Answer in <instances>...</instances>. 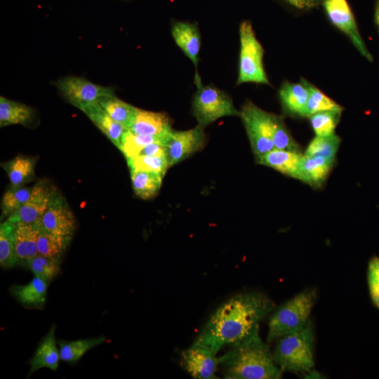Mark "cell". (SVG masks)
<instances>
[{"mask_svg":"<svg viewBox=\"0 0 379 379\" xmlns=\"http://www.w3.org/2000/svg\"><path fill=\"white\" fill-rule=\"evenodd\" d=\"M323 6L330 21L349 37L362 56L371 62L373 61V57L361 38L347 1L324 0Z\"/></svg>","mask_w":379,"mask_h":379,"instance_id":"cell-9","label":"cell"},{"mask_svg":"<svg viewBox=\"0 0 379 379\" xmlns=\"http://www.w3.org/2000/svg\"><path fill=\"white\" fill-rule=\"evenodd\" d=\"M368 281L379 284V258H372L368 265Z\"/></svg>","mask_w":379,"mask_h":379,"instance_id":"cell-39","label":"cell"},{"mask_svg":"<svg viewBox=\"0 0 379 379\" xmlns=\"http://www.w3.org/2000/svg\"><path fill=\"white\" fill-rule=\"evenodd\" d=\"M33 117V110L29 106L0 97V126L12 124L26 125Z\"/></svg>","mask_w":379,"mask_h":379,"instance_id":"cell-25","label":"cell"},{"mask_svg":"<svg viewBox=\"0 0 379 379\" xmlns=\"http://www.w3.org/2000/svg\"><path fill=\"white\" fill-rule=\"evenodd\" d=\"M309 88V97L307 102L305 117L320 112L336 110L342 111L343 108L333 100L325 95L321 90L306 80Z\"/></svg>","mask_w":379,"mask_h":379,"instance_id":"cell-34","label":"cell"},{"mask_svg":"<svg viewBox=\"0 0 379 379\" xmlns=\"http://www.w3.org/2000/svg\"><path fill=\"white\" fill-rule=\"evenodd\" d=\"M132 187L135 195L142 199H149L159 192L163 178L161 174L140 170H130Z\"/></svg>","mask_w":379,"mask_h":379,"instance_id":"cell-24","label":"cell"},{"mask_svg":"<svg viewBox=\"0 0 379 379\" xmlns=\"http://www.w3.org/2000/svg\"><path fill=\"white\" fill-rule=\"evenodd\" d=\"M375 21L377 24V25L379 27V1L378 2L376 8H375Z\"/></svg>","mask_w":379,"mask_h":379,"instance_id":"cell-42","label":"cell"},{"mask_svg":"<svg viewBox=\"0 0 379 379\" xmlns=\"http://www.w3.org/2000/svg\"><path fill=\"white\" fill-rule=\"evenodd\" d=\"M39 222L41 228L45 231L70 239L76 229L75 217L66 199L59 192Z\"/></svg>","mask_w":379,"mask_h":379,"instance_id":"cell-11","label":"cell"},{"mask_svg":"<svg viewBox=\"0 0 379 379\" xmlns=\"http://www.w3.org/2000/svg\"><path fill=\"white\" fill-rule=\"evenodd\" d=\"M138 155L166 157L165 146L162 143L154 142L142 148Z\"/></svg>","mask_w":379,"mask_h":379,"instance_id":"cell-38","label":"cell"},{"mask_svg":"<svg viewBox=\"0 0 379 379\" xmlns=\"http://www.w3.org/2000/svg\"><path fill=\"white\" fill-rule=\"evenodd\" d=\"M192 111L197 125L205 128L220 118L239 117L232 98L224 91L208 85L197 84L192 101Z\"/></svg>","mask_w":379,"mask_h":379,"instance_id":"cell-6","label":"cell"},{"mask_svg":"<svg viewBox=\"0 0 379 379\" xmlns=\"http://www.w3.org/2000/svg\"><path fill=\"white\" fill-rule=\"evenodd\" d=\"M55 326L53 325L39 344L30 360L28 376L40 368H48L56 371L60 359V350L55 335Z\"/></svg>","mask_w":379,"mask_h":379,"instance_id":"cell-17","label":"cell"},{"mask_svg":"<svg viewBox=\"0 0 379 379\" xmlns=\"http://www.w3.org/2000/svg\"><path fill=\"white\" fill-rule=\"evenodd\" d=\"M313 329L310 321L302 328L278 339L274 359L282 371L305 373L314 366Z\"/></svg>","mask_w":379,"mask_h":379,"instance_id":"cell-3","label":"cell"},{"mask_svg":"<svg viewBox=\"0 0 379 379\" xmlns=\"http://www.w3.org/2000/svg\"><path fill=\"white\" fill-rule=\"evenodd\" d=\"M128 130L140 135L166 137L173 128L168 117L165 114L138 108Z\"/></svg>","mask_w":379,"mask_h":379,"instance_id":"cell-14","label":"cell"},{"mask_svg":"<svg viewBox=\"0 0 379 379\" xmlns=\"http://www.w3.org/2000/svg\"><path fill=\"white\" fill-rule=\"evenodd\" d=\"M15 224L8 219L0 225V265L10 269L18 265L15 239Z\"/></svg>","mask_w":379,"mask_h":379,"instance_id":"cell-27","label":"cell"},{"mask_svg":"<svg viewBox=\"0 0 379 379\" xmlns=\"http://www.w3.org/2000/svg\"><path fill=\"white\" fill-rule=\"evenodd\" d=\"M98 103L109 117L127 130L138 109L137 107L117 98L114 94L102 96Z\"/></svg>","mask_w":379,"mask_h":379,"instance_id":"cell-26","label":"cell"},{"mask_svg":"<svg viewBox=\"0 0 379 379\" xmlns=\"http://www.w3.org/2000/svg\"><path fill=\"white\" fill-rule=\"evenodd\" d=\"M334 162L322 157L304 154L295 179L319 188L329 175Z\"/></svg>","mask_w":379,"mask_h":379,"instance_id":"cell-16","label":"cell"},{"mask_svg":"<svg viewBox=\"0 0 379 379\" xmlns=\"http://www.w3.org/2000/svg\"><path fill=\"white\" fill-rule=\"evenodd\" d=\"M71 239L48 232L40 227L37 240L38 253L47 257L61 259Z\"/></svg>","mask_w":379,"mask_h":379,"instance_id":"cell-30","label":"cell"},{"mask_svg":"<svg viewBox=\"0 0 379 379\" xmlns=\"http://www.w3.org/2000/svg\"><path fill=\"white\" fill-rule=\"evenodd\" d=\"M107 138L119 149L127 129L109 117L98 103L82 110Z\"/></svg>","mask_w":379,"mask_h":379,"instance_id":"cell-21","label":"cell"},{"mask_svg":"<svg viewBox=\"0 0 379 379\" xmlns=\"http://www.w3.org/2000/svg\"><path fill=\"white\" fill-rule=\"evenodd\" d=\"M204 128L197 125L187 131L172 130L164 144L169 167L185 160L204 147L206 140Z\"/></svg>","mask_w":379,"mask_h":379,"instance_id":"cell-10","label":"cell"},{"mask_svg":"<svg viewBox=\"0 0 379 379\" xmlns=\"http://www.w3.org/2000/svg\"><path fill=\"white\" fill-rule=\"evenodd\" d=\"M216 354L207 348L192 345L181 353L180 365L194 378H216L215 372L219 365Z\"/></svg>","mask_w":379,"mask_h":379,"instance_id":"cell-13","label":"cell"},{"mask_svg":"<svg viewBox=\"0 0 379 379\" xmlns=\"http://www.w3.org/2000/svg\"><path fill=\"white\" fill-rule=\"evenodd\" d=\"M171 34L175 44L197 67L201 47V36L197 25L177 22L172 27Z\"/></svg>","mask_w":379,"mask_h":379,"instance_id":"cell-20","label":"cell"},{"mask_svg":"<svg viewBox=\"0 0 379 379\" xmlns=\"http://www.w3.org/2000/svg\"><path fill=\"white\" fill-rule=\"evenodd\" d=\"M317 295L314 290L303 291L282 304L272 314L267 340H274L304 328L309 322Z\"/></svg>","mask_w":379,"mask_h":379,"instance_id":"cell-4","label":"cell"},{"mask_svg":"<svg viewBox=\"0 0 379 379\" xmlns=\"http://www.w3.org/2000/svg\"><path fill=\"white\" fill-rule=\"evenodd\" d=\"M33 186H11L3 194L1 208V219H7L17 212L29 199Z\"/></svg>","mask_w":379,"mask_h":379,"instance_id":"cell-29","label":"cell"},{"mask_svg":"<svg viewBox=\"0 0 379 379\" xmlns=\"http://www.w3.org/2000/svg\"><path fill=\"white\" fill-rule=\"evenodd\" d=\"M130 170L157 172L165 175L169 168L166 157L136 155L126 159Z\"/></svg>","mask_w":379,"mask_h":379,"instance_id":"cell-37","label":"cell"},{"mask_svg":"<svg viewBox=\"0 0 379 379\" xmlns=\"http://www.w3.org/2000/svg\"><path fill=\"white\" fill-rule=\"evenodd\" d=\"M290 5L299 9H310L316 6L320 0H285Z\"/></svg>","mask_w":379,"mask_h":379,"instance_id":"cell-40","label":"cell"},{"mask_svg":"<svg viewBox=\"0 0 379 379\" xmlns=\"http://www.w3.org/2000/svg\"><path fill=\"white\" fill-rule=\"evenodd\" d=\"M58 192L57 189L48 181L39 180L33 185V190L28 201L7 219L14 223L36 222L46 212Z\"/></svg>","mask_w":379,"mask_h":379,"instance_id":"cell-12","label":"cell"},{"mask_svg":"<svg viewBox=\"0 0 379 379\" xmlns=\"http://www.w3.org/2000/svg\"><path fill=\"white\" fill-rule=\"evenodd\" d=\"M241 119L255 157L274 149L272 142V113L247 100L240 110Z\"/></svg>","mask_w":379,"mask_h":379,"instance_id":"cell-7","label":"cell"},{"mask_svg":"<svg viewBox=\"0 0 379 379\" xmlns=\"http://www.w3.org/2000/svg\"><path fill=\"white\" fill-rule=\"evenodd\" d=\"M25 266L35 277L49 283L58 275L60 270V259L38 254L28 260Z\"/></svg>","mask_w":379,"mask_h":379,"instance_id":"cell-32","label":"cell"},{"mask_svg":"<svg viewBox=\"0 0 379 379\" xmlns=\"http://www.w3.org/2000/svg\"><path fill=\"white\" fill-rule=\"evenodd\" d=\"M48 283L34 277L25 285H13L11 293L22 305L32 307H41L46 302Z\"/></svg>","mask_w":379,"mask_h":379,"instance_id":"cell-22","label":"cell"},{"mask_svg":"<svg viewBox=\"0 0 379 379\" xmlns=\"http://www.w3.org/2000/svg\"><path fill=\"white\" fill-rule=\"evenodd\" d=\"M15 224V239L18 265L27 262L38 255L37 240L40 231L39 221L34 223Z\"/></svg>","mask_w":379,"mask_h":379,"instance_id":"cell-18","label":"cell"},{"mask_svg":"<svg viewBox=\"0 0 379 379\" xmlns=\"http://www.w3.org/2000/svg\"><path fill=\"white\" fill-rule=\"evenodd\" d=\"M341 139L335 133L324 137L316 136L310 142L305 154L319 156L335 161Z\"/></svg>","mask_w":379,"mask_h":379,"instance_id":"cell-33","label":"cell"},{"mask_svg":"<svg viewBox=\"0 0 379 379\" xmlns=\"http://www.w3.org/2000/svg\"><path fill=\"white\" fill-rule=\"evenodd\" d=\"M342 111L329 110L315 113L308 118L316 136L333 135L339 123Z\"/></svg>","mask_w":379,"mask_h":379,"instance_id":"cell-36","label":"cell"},{"mask_svg":"<svg viewBox=\"0 0 379 379\" xmlns=\"http://www.w3.org/2000/svg\"><path fill=\"white\" fill-rule=\"evenodd\" d=\"M105 341L106 338L103 335L72 341L60 340L58 344L60 359L69 364H74L79 361L88 350Z\"/></svg>","mask_w":379,"mask_h":379,"instance_id":"cell-28","label":"cell"},{"mask_svg":"<svg viewBox=\"0 0 379 379\" xmlns=\"http://www.w3.org/2000/svg\"><path fill=\"white\" fill-rule=\"evenodd\" d=\"M272 142L274 149L300 152L298 142L287 128L284 117L272 114Z\"/></svg>","mask_w":379,"mask_h":379,"instance_id":"cell-35","label":"cell"},{"mask_svg":"<svg viewBox=\"0 0 379 379\" xmlns=\"http://www.w3.org/2000/svg\"><path fill=\"white\" fill-rule=\"evenodd\" d=\"M300 152L274 149L255 157L259 164L274 168L279 173L295 178L302 157Z\"/></svg>","mask_w":379,"mask_h":379,"instance_id":"cell-19","label":"cell"},{"mask_svg":"<svg viewBox=\"0 0 379 379\" xmlns=\"http://www.w3.org/2000/svg\"><path fill=\"white\" fill-rule=\"evenodd\" d=\"M55 85L71 105L81 111L98 103L102 96L114 94L111 88L97 85L83 77H63Z\"/></svg>","mask_w":379,"mask_h":379,"instance_id":"cell-8","label":"cell"},{"mask_svg":"<svg viewBox=\"0 0 379 379\" xmlns=\"http://www.w3.org/2000/svg\"><path fill=\"white\" fill-rule=\"evenodd\" d=\"M36 163L34 157L18 155L1 163V166L7 173L11 186L18 187L25 185L34 179Z\"/></svg>","mask_w":379,"mask_h":379,"instance_id":"cell-23","label":"cell"},{"mask_svg":"<svg viewBox=\"0 0 379 379\" xmlns=\"http://www.w3.org/2000/svg\"><path fill=\"white\" fill-rule=\"evenodd\" d=\"M168 135L166 137L145 135L136 134L127 130L123 136L119 149L122 152L126 159L133 157L138 155L142 149L147 145L154 142H159L164 145Z\"/></svg>","mask_w":379,"mask_h":379,"instance_id":"cell-31","label":"cell"},{"mask_svg":"<svg viewBox=\"0 0 379 379\" xmlns=\"http://www.w3.org/2000/svg\"><path fill=\"white\" fill-rule=\"evenodd\" d=\"M274 308L272 300L262 293L237 294L217 308L192 345L217 354L222 347L240 343L258 333L260 321Z\"/></svg>","mask_w":379,"mask_h":379,"instance_id":"cell-1","label":"cell"},{"mask_svg":"<svg viewBox=\"0 0 379 379\" xmlns=\"http://www.w3.org/2000/svg\"><path fill=\"white\" fill-rule=\"evenodd\" d=\"M225 378L278 379L282 371L277 366L267 344L256 333L247 340L231 346L218 357Z\"/></svg>","mask_w":379,"mask_h":379,"instance_id":"cell-2","label":"cell"},{"mask_svg":"<svg viewBox=\"0 0 379 379\" xmlns=\"http://www.w3.org/2000/svg\"><path fill=\"white\" fill-rule=\"evenodd\" d=\"M240 53L237 85L252 82L270 84L263 65L264 49L250 21L239 26Z\"/></svg>","mask_w":379,"mask_h":379,"instance_id":"cell-5","label":"cell"},{"mask_svg":"<svg viewBox=\"0 0 379 379\" xmlns=\"http://www.w3.org/2000/svg\"><path fill=\"white\" fill-rule=\"evenodd\" d=\"M279 95L283 109L287 114L305 117L309 88L305 79H301L300 83H284L279 91Z\"/></svg>","mask_w":379,"mask_h":379,"instance_id":"cell-15","label":"cell"},{"mask_svg":"<svg viewBox=\"0 0 379 379\" xmlns=\"http://www.w3.org/2000/svg\"><path fill=\"white\" fill-rule=\"evenodd\" d=\"M368 286L371 299L379 309V284L368 281Z\"/></svg>","mask_w":379,"mask_h":379,"instance_id":"cell-41","label":"cell"}]
</instances>
